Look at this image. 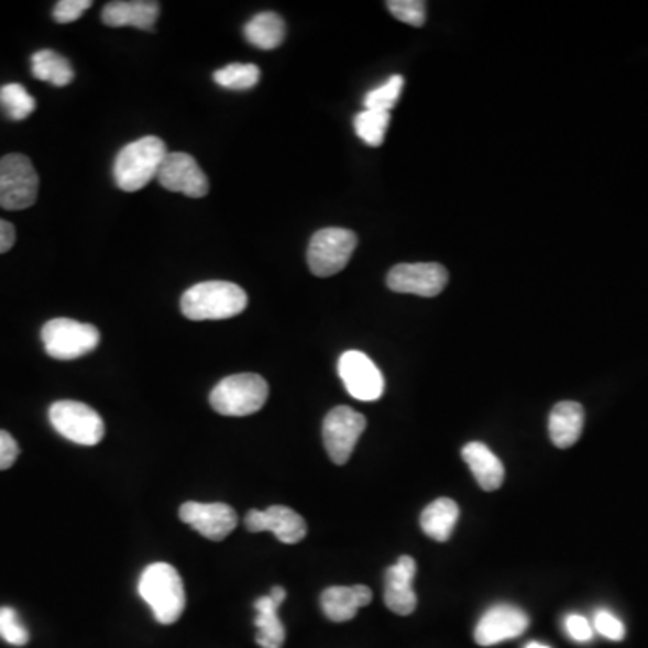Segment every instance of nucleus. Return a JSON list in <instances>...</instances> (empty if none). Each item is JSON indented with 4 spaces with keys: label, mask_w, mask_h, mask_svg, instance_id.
Listing matches in <instances>:
<instances>
[{
    "label": "nucleus",
    "mask_w": 648,
    "mask_h": 648,
    "mask_svg": "<svg viewBox=\"0 0 648 648\" xmlns=\"http://www.w3.org/2000/svg\"><path fill=\"white\" fill-rule=\"evenodd\" d=\"M245 308L248 294L231 282L197 283L180 299V310L191 321H222L242 314Z\"/></svg>",
    "instance_id": "nucleus-1"
},
{
    "label": "nucleus",
    "mask_w": 648,
    "mask_h": 648,
    "mask_svg": "<svg viewBox=\"0 0 648 648\" xmlns=\"http://www.w3.org/2000/svg\"><path fill=\"white\" fill-rule=\"evenodd\" d=\"M139 594L150 605L158 624L172 625L186 609L183 579L174 565L157 562L143 571L139 579Z\"/></svg>",
    "instance_id": "nucleus-2"
},
{
    "label": "nucleus",
    "mask_w": 648,
    "mask_h": 648,
    "mask_svg": "<svg viewBox=\"0 0 648 648\" xmlns=\"http://www.w3.org/2000/svg\"><path fill=\"white\" fill-rule=\"evenodd\" d=\"M168 155L163 139L155 135L138 139L121 149L114 161V180L119 189L134 194L157 178L164 157Z\"/></svg>",
    "instance_id": "nucleus-3"
},
{
    "label": "nucleus",
    "mask_w": 648,
    "mask_h": 648,
    "mask_svg": "<svg viewBox=\"0 0 648 648\" xmlns=\"http://www.w3.org/2000/svg\"><path fill=\"white\" fill-rule=\"evenodd\" d=\"M268 398V384L256 373L231 375L215 386L209 402L223 416H249L260 411Z\"/></svg>",
    "instance_id": "nucleus-4"
},
{
    "label": "nucleus",
    "mask_w": 648,
    "mask_h": 648,
    "mask_svg": "<svg viewBox=\"0 0 648 648\" xmlns=\"http://www.w3.org/2000/svg\"><path fill=\"white\" fill-rule=\"evenodd\" d=\"M99 330L89 322L58 317L45 322L42 328V342L45 352L56 361H75L79 356L95 352L99 347Z\"/></svg>",
    "instance_id": "nucleus-5"
},
{
    "label": "nucleus",
    "mask_w": 648,
    "mask_h": 648,
    "mask_svg": "<svg viewBox=\"0 0 648 648\" xmlns=\"http://www.w3.org/2000/svg\"><path fill=\"white\" fill-rule=\"evenodd\" d=\"M50 420L58 435L78 446H98L103 440V418L84 402H55L50 409Z\"/></svg>",
    "instance_id": "nucleus-6"
},
{
    "label": "nucleus",
    "mask_w": 648,
    "mask_h": 648,
    "mask_svg": "<svg viewBox=\"0 0 648 648\" xmlns=\"http://www.w3.org/2000/svg\"><path fill=\"white\" fill-rule=\"evenodd\" d=\"M359 238L350 229L327 228L317 231L308 245V267L319 277L333 276L347 267Z\"/></svg>",
    "instance_id": "nucleus-7"
},
{
    "label": "nucleus",
    "mask_w": 648,
    "mask_h": 648,
    "mask_svg": "<svg viewBox=\"0 0 648 648\" xmlns=\"http://www.w3.org/2000/svg\"><path fill=\"white\" fill-rule=\"evenodd\" d=\"M39 174L30 158L10 154L0 158V206L11 211L28 209L39 197Z\"/></svg>",
    "instance_id": "nucleus-8"
},
{
    "label": "nucleus",
    "mask_w": 648,
    "mask_h": 648,
    "mask_svg": "<svg viewBox=\"0 0 648 648\" xmlns=\"http://www.w3.org/2000/svg\"><path fill=\"white\" fill-rule=\"evenodd\" d=\"M366 429V418L352 407H336L322 421V440L336 465H344L352 458L356 441Z\"/></svg>",
    "instance_id": "nucleus-9"
},
{
    "label": "nucleus",
    "mask_w": 648,
    "mask_h": 648,
    "mask_svg": "<svg viewBox=\"0 0 648 648\" xmlns=\"http://www.w3.org/2000/svg\"><path fill=\"white\" fill-rule=\"evenodd\" d=\"M393 293L435 297L447 287L449 273L440 263H400L387 274Z\"/></svg>",
    "instance_id": "nucleus-10"
},
{
    "label": "nucleus",
    "mask_w": 648,
    "mask_h": 648,
    "mask_svg": "<svg viewBox=\"0 0 648 648\" xmlns=\"http://www.w3.org/2000/svg\"><path fill=\"white\" fill-rule=\"evenodd\" d=\"M157 180L168 191L186 197L202 198L209 191L208 177L202 168L191 155L184 152H168L158 169Z\"/></svg>",
    "instance_id": "nucleus-11"
},
{
    "label": "nucleus",
    "mask_w": 648,
    "mask_h": 648,
    "mask_svg": "<svg viewBox=\"0 0 648 648\" xmlns=\"http://www.w3.org/2000/svg\"><path fill=\"white\" fill-rule=\"evenodd\" d=\"M178 517L206 539L220 542L233 534L238 525L237 512L226 503L188 501L180 506Z\"/></svg>",
    "instance_id": "nucleus-12"
},
{
    "label": "nucleus",
    "mask_w": 648,
    "mask_h": 648,
    "mask_svg": "<svg viewBox=\"0 0 648 648\" xmlns=\"http://www.w3.org/2000/svg\"><path fill=\"white\" fill-rule=\"evenodd\" d=\"M339 375L348 393L356 400H378L384 393V376L366 353L356 350L342 353L339 359Z\"/></svg>",
    "instance_id": "nucleus-13"
},
{
    "label": "nucleus",
    "mask_w": 648,
    "mask_h": 648,
    "mask_svg": "<svg viewBox=\"0 0 648 648\" xmlns=\"http://www.w3.org/2000/svg\"><path fill=\"white\" fill-rule=\"evenodd\" d=\"M530 627V618L525 611L515 605H495L486 611L475 627V644L481 647H492L506 639L519 638Z\"/></svg>",
    "instance_id": "nucleus-14"
},
{
    "label": "nucleus",
    "mask_w": 648,
    "mask_h": 648,
    "mask_svg": "<svg viewBox=\"0 0 648 648\" xmlns=\"http://www.w3.org/2000/svg\"><path fill=\"white\" fill-rule=\"evenodd\" d=\"M249 531H271L283 545H297L307 537V520L288 506H268L267 510H251L245 517Z\"/></svg>",
    "instance_id": "nucleus-15"
},
{
    "label": "nucleus",
    "mask_w": 648,
    "mask_h": 648,
    "mask_svg": "<svg viewBox=\"0 0 648 648\" xmlns=\"http://www.w3.org/2000/svg\"><path fill=\"white\" fill-rule=\"evenodd\" d=\"M416 574V562L409 554H404L395 565L386 571V590L384 602L387 609H392L400 616H409L416 609L418 598L413 590V580Z\"/></svg>",
    "instance_id": "nucleus-16"
},
{
    "label": "nucleus",
    "mask_w": 648,
    "mask_h": 648,
    "mask_svg": "<svg viewBox=\"0 0 648 648\" xmlns=\"http://www.w3.org/2000/svg\"><path fill=\"white\" fill-rule=\"evenodd\" d=\"M287 598V591L283 590L282 585H274L267 596H262L254 602V609H256V625L257 636L256 644L262 648H282L287 638L285 627H283L282 619L277 616L279 605Z\"/></svg>",
    "instance_id": "nucleus-17"
},
{
    "label": "nucleus",
    "mask_w": 648,
    "mask_h": 648,
    "mask_svg": "<svg viewBox=\"0 0 648 648\" xmlns=\"http://www.w3.org/2000/svg\"><path fill=\"white\" fill-rule=\"evenodd\" d=\"M373 593L366 585H333L322 591L321 607L328 619L342 624L355 618L356 611L372 604Z\"/></svg>",
    "instance_id": "nucleus-18"
},
{
    "label": "nucleus",
    "mask_w": 648,
    "mask_h": 648,
    "mask_svg": "<svg viewBox=\"0 0 648 648\" xmlns=\"http://www.w3.org/2000/svg\"><path fill=\"white\" fill-rule=\"evenodd\" d=\"M161 6L152 0H118L105 6L101 20L110 28H138L154 31Z\"/></svg>",
    "instance_id": "nucleus-19"
},
{
    "label": "nucleus",
    "mask_w": 648,
    "mask_h": 648,
    "mask_svg": "<svg viewBox=\"0 0 648 648\" xmlns=\"http://www.w3.org/2000/svg\"><path fill=\"white\" fill-rule=\"evenodd\" d=\"M463 460L466 465L471 466L475 481L480 483L481 488L486 492H494L503 485L505 481V465L501 463L499 458L494 452L481 443V441H471L463 447Z\"/></svg>",
    "instance_id": "nucleus-20"
},
{
    "label": "nucleus",
    "mask_w": 648,
    "mask_h": 648,
    "mask_svg": "<svg viewBox=\"0 0 648 648\" xmlns=\"http://www.w3.org/2000/svg\"><path fill=\"white\" fill-rule=\"evenodd\" d=\"M584 407L579 402H560L550 415L551 441L559 449H570L582 436Z\"/></svg>",
    "instance_id": "nucleus-21"
},
{
    "label": "nucleus",
    "mask_w": 648,
    "mask_h": 648,
    "mask_svg": "<svg viewBox=\"0 0 648 648\" xmlns=\"http://www.w3.org/2000/svg\"><path fill=\"white\" fill-rule=\"evenodd\" d=\"M458 519H460V506L449 497H440L421 512V530L427 537H431L438 542H447L451 539Z\"/></svg>",
    "instance_id": "nucleus-22"
},
{
    "label": "nucleus",
    "mask_w": 648,
    "mask_h": 648,
    "mask_svg": "<svg viewBox=\"0 0 648 648\" xmlns=\"http://www.w3.org/2000/svg\"><path fill=\"white\" fill-rule=\"evenodd\" d=\"M243 35L249 44H253L257 50L273 51L283 44L287 35V25L277 13L263 11L249 20L243 28Z\"/></svg>",
    "instance_id": "nucleus-23"
},
{
    "label": "nucleus",
    "mask_w": 648,
    "mask_h": 648,
    "mask_svg": "<svg viewBox=\"0 0 648 648\" xmlns=\"http://www.w3.org/2000/svg\"><path fill=\"white\" fill-rule=\"evenodd\" d=\"M31 73L40 81H47L55 87H65L75 79L69 59L51 50L36 51L31 56Z\"/></svg>",
    "instance_id": "nucleus-24"
},
{
    "label": "nucleus",
    "mask_w": 648,
    "mask_h": 648,
    "mask_svg": "<svg viewBox=\"0 0 648 648\" xmlns=\"http://www.w3.org/2000/svg\"><path fill=\"white\" fill-rule=\"evenodd\" d=\"M392 123V114L389 112H381V110H362L355 116L353 127L359 138L370 146H381L386 138L387 129Z\"/></svg>",
    "instance_id": "nucleus-25"
},
{
    "label": "nucleus",
    "mask_w": 648,
    "mask_h": 648,
    "mask_svg": "<svg viewBox=\"0 0 648 648\" xmlns=\"http://www.w3.org/2000/svg\"><path fill=\"white\" fill-rule=\"evenodd\" d=\"M0 105L8 118L24 121L35 112L36 101L20 84H8L0 87Z\"/></svg>",
    "instance_id": "nucleus-26"
},
{
    "label": "nucleus",
    "mask_w": 648,
    "mask_h": 648,
    "mask_svg": "<svg viewBox=\"0 0 648 648\" xmlns=\"http://www.w3.org/2000/svg\"><path fill=\"white\" fill-rule=\"evenodd\" d=\"M260 69L254 64H229L215 73L213 78L220 87L231 90H249L260 81Z\"/></svg>",
    "instance_id": "nucleus-27"
},
{
    "label": "nucleus",
    "mask_w": 648,
    "mask_h": 648,
    "mask_svg": "<svg viewBox=\"0 0 648 648\" xmlns=\"http://www.w3.org/2000/svg\"><path fill=\"white\" fill-rule=\"evenodd\" d=\"M404 78L395 75L387 79L386 84L376 87L372 92H367L364 99V107L366 110H381V112H389L395 107L396 101L400 98L402 89H404Z\"/></svg>",
    "instance_id": "nucleus-28"
},
{
    "label": "nucleus",
    "mask_w": 648,
    "mask_h": 648,
    "mask_svg": "<svg viewBox=\"0 0 648 648\" xmlns=\"http://www.w3.org/2000/svg\"><path fill=\"white\" fill-rule=\"evenodd\" d=\"M0 638L13 647H24L30 641V633L11 607H0Z\"/></svg>",
    "instance_id": "nucleus-29"
},
{
    "label": "nucleus",
    "mask_w": 648,
    "mask_h": 648,
    "mask_svg": "<svg viewBox=\"0 0 648 648\" xmlns=\"http://www.w3.org/2000/svg\"><path fill=\"white\" fill-rule=\"evenodd\" d=\"M387 10L400 22L421 28L426 24L427 6L424 0H392L387 2Z\"/></svg>",
    "instance_id": "nucleus-30"
},
{
    "label": "nucleus",
    "mask_w": 648,
    "mask_h": 648,
    "mask_svg": "<svg viewBox=\"0 0 648 648\" xmlns=\"http://www.w3.org/2000/svg\"><path fill=\"white\" fill-rule=\"evenodd\" d=\"M594 629L611 641H622L625 638V625L609 611L594 614Z\"/></svg>",
    "instance_id": "nucleus-31"
},
{
    "label": "nucleus",
    "mask_w": 648,
    "mask_h": 648,
    "mask_svg": "<svg viewBox=\"0 0 648 648\" xmlns=\"http://www.w3.org/2000/svg\"><path fill=\"white\" fill-rule=\"evenodd\" d=\"M90 6H92L90 0H59L53 11V17L58 24H70L84 15Z\"/></svg>",
    "instance_id": "nucleus-32"
},
{
    "label": "nucleus",
    "mask_w": 648,
    "mask_h": 648,
    "mask_svg": "<svg viewBox=\"0 0 648 648\" xmlns=\"http://www.w3.org/2000/svg\"><path fill=\"white\" fill-rule=\"evenodd\" d=\"M565 630L570 634L574 641L585 644L593 639V627H591L590 619L580 616V614H570L565 618Z\"/></svg>",
    "instance_id": "nucleus-33"
},
{
    "label": "nucleus",
    "mask_w": 648,
    "mask_h": 648,
    "mask_svg": "<svg viewBox=\"0 0 648 648\" xmlns=\"http://www.w3.org/2000/svg\"><path fill=\"white\" fill-rule=\"evenodd\" d=\"M20 449L10 432L0 431V471H8L19 458Z\"/></svg>",
    "instance_id": "nucleus-34"
},
{
    "label": "nucleus",
    "mask_w": 648,
    "mask_h": 648,
    "mask_svg": "<svg viewBox=\"0 0 648 648\" xmlns=\"http://www.w3.org/2000/svg\"><path fill=\"white\" fill-rule=\"evenodd\" d=\"M15 228L6 220H0V254L8 253L15 245Z\"/></svg>",
    "instance_id": "nucleus-35"
},
{
    "label": "nucleus",
    "mask_w": 648,
    "mask_h": 648,
    "mask_svg": "<svg viewBox=\"0 0 648 648\" xmlns=\"http://www.w3.org/2000/svg\"><path fill=\"white\" fill-rule=\"evenodd\" d=\"M526 648H550V647H548V645L535 644V641H534V644L526 645Z\"/></svg>",
    "instance_id": "nucleus-36"
}]
</instances>
